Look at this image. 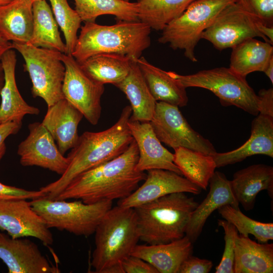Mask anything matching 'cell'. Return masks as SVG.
Returning a JSON list of instances; mask_svg holds the SVG:
<instances>
[{
	"instance_id": "obj_1",
	"label": "cell",
	"mask_w": 273,
	"mask_h": 273,
	"mask_svg": "<svg viewBox=\"0 0 273 273\" xmlns=\"http://www.w3.org/2000/svg\"><path fill=\"white\" fill-rule=\"evenodd\" d=\"M139 151L133 140L127 149L110 161L75 177L56 198L80 199L87 204L122 199L130 195L147 176L135 169Z\"/></svg>"
},
{
	"instance_id": "obj_2",
	"label": "cell",
	"mask_w": 273,
	"mask_h": 273,
	"mask_svg": "<svg viewBox=\"0 0 273 273\" xmlns=\"http://www.w3.org/2000/svg\"><path fill=\"white\" fill-rule=\"evenodd\" d=\"M131 113L130 106H126L110 128L99 132H84L67 157L69 163L64 173L39 190L47 197L55 199L77 175L123 153L133 140L128 126Z\"/></svg>"
},
{
	"instance_id": "obj_3",
	"label": "cell",
	"mask_w": 273,
	"mask_h": 273,
	"mask_svg": "<svg viewBox=\"0 0 273 273\" xmlns=\"http://www.w3.org/2000/svg\"><path fill=\"white\" fill-rule=\"evenodd\" d=\"M72 54L80 64L102 53H115L139 58L151 44V28L144 22L117 21L112 25L84 22Z\"/></svg>"
},
{
	"instance_id": "obj_4",
	"label": "cell",
	"mask_w": 273,
	"mask_h": 273,
	"mask_svg": "<svg viewBox=\"0 0 273 273\" xmlns=\"http://www.w3.org/2000/svg\"><path fill=\"white\" fill-rule=\"evenodd\" d=\"M91 265L97 273H124L122 263L140 240L134 210L117 205L104 215L95 232Z\"/></svg>"
},
{
	"instance_id": "obj_5",
	"label": "cell",
	"mask_w": 273,
	"mask_h": 273,
	"mask_svg": "<svg viewBox=\"0 0 273 273\" xmlns=\"http://www.w3.org/2000/svg\"><path fill=\"white\" fill-rule=\"evenodd\" d=\"M198 204L186 193L179 192L133 208L140 240L153 245L182 238Z\"/></svg>"
},
{
	"instance_id": "obj_6",
	"label": "cell",
	"mask_w": 273,
	"mask_h": 273,
	"mask_svg": "<svg viewBox=\"0 0 273 273\" xmlns=\"http://www.w3.org/2000/svg\"><path fill=\"white\" fill-rule=\"evenodd\" d=\"M30 203L49 229L84 237L95 233L104 215L112 207L110 201L87 204L81 200L67 201L46 196L32 199Z\"/></svg>"
},
{
	"instance_id": "obj_7",
	"label": "cell",
	"mask_w": 273,
	"mask_h": 273,
	"mask_svg": "<svg viewBox=\"0 0 273 273\" xmlns=\"http://www.w3.org/2000/svg\"><path fill=\"white\" fill-rule=\"evenodd\" d=\"M168 74L185 88L197 87L208 89L216 96L222 105L235 106L257 116L258 97L242 77L229 67L203 70L190 75H180L169 71Z\"/></svg>"
},
{
	"instance_id": "obj_8",
	"label": "cell",
	"mask_w": 273,
	"mask_h": 273,
	"mask_svg": "<svg viewBox=\"0 0 273 273\" xmlns=\"http://www.w3.org/2000/svg\"><path fill=\"white\" fill-rule=\"evenodd\" d=\"M232 0H196L162 30L158 41L172 49L183 50L184 55L197 62L195 49L203 31Z\"/></svg>"
},
{
	"instance_id": "obj_9",
	"label": "cell",
	"mask_w": 273,
	"mask_h": 273,
	"mask_svg": "<svg viewBox=\"0 0 273 273\" xmlns=\"http://www.w3.org/2000/svg\"><path fill=\"white\" fill-rule=\"evenodd\" d=\"M12 47L23 57L24 69L32 82L33 97H40L50 106L64 99L62 86L65 67L63 53L29 44L12 42Z\"/></svg>"
},
{
	"instance_id": "obj_10",
	"label": "cell",
	"mask_w": 273,
	"mask_h": 273,
	"mask_svg": "<svg viewBox=\"0 0 273 273\" xmlns=\"http://www.w3.org/2000/svg\"><path fill=\"white\" fill-rule=\"evenodd\" d=\"M150 123L159 140L173 149L184 147L210 155L216 152L209 140L192 128L177 106L157 102Z\"/></svg>"
},
{
	"instance_id": "obj_11",
	"label": "cell",
	"mask_w": 273,
	"mask_h": 273,
	"mask_svg": "<svg viewBox=\"0 0 273 273\" xmlns=\"http://www.w3.org/2000/svg\"><path fill=\"white\" fill-rule=\"evenodd\" d=\"M65 67L62 86L64 97L77 109L92 125H97L101 115V97L104 84L88 76L71 55L62 54Z\"/></svg>"
},
{
	"instance_id": "obj_12",
	"label": "cell",
	"mask_w": 273,
	"mask_h": 273,
	"mask_svg": "<svg viewBox=\"0 0 273 273\" xmlns=\"http://www.w3.org/2000/svg\"><path fill=\"white\" fill-rule=\"evenodd\" d=\"M258 21L232 0L203 31L201 39L209 41L219 51L232 48L246 39L256 37H261L270 43L258 31Z\"/></svg>"
},
{
	"instance_id": "obj_13",
	"label": "cell",
	"mask_w": 273,
	"mask_h": 273,
	"mask_svg": "<svg viewBox=\"0 0 273 273\" xmlns=\"http://www.w3.org/2000/svg\"><path fill=\"white\" fill-rule=\"evenodd\" d=\"M29 134L18 146L17 154L23 166H38L61 175L68 159L59 151L55 140L40 122L28 125Z\"/></svg>"
},
{
	"instance_id": "obj_14",
	"label": "cell",
	"mask_w": 273,
	"mask_h": 273,
	"mask_svg": "<svg viewBox=\"0 0 273 273\" xmlns=\"http://www.w3.org/2000/svg\"><path fill=\"white\" fill-rule=\"evenodd\" d=\"M0 231L13 238L33 237L47 245L54 242L50 229L26 199L0 201Z\"/></svg>"
},
{
	"instance_id": "obj_15",
	"label": "cell",
	"mask_w": 273,
	"mask_h": 273,
	"mask_svg": "<svg viewBox=\"0 0 273 273\" xmlns=\"http://www.w3.org/2000/svg\"><path fill=\"white\" fill-rule=\"evenodd\" d=\"M147 171L144 183L128 196L119 200L117 205L133 208L171 193L198 195L201 192L199 187L174 171L162 169Z\"/></svg>"
},
{
	"instance_id": "obj_16",
	"label": "cell",
	"mask_w": 273,
	"mask_h": 273,
	"mask_svg": "<svg viewBox=\"0 0 273 273\" xmlns=\"http://www.w3.org/2000/svg\"><path fill=\"white\" fill-rule=\"evenodd\" d=\"M0 259L9 273H58L38 246L23 238H13L0 232Z\"/></svg>"
},
{
	"instance_id": "obj_17",
	"label": "cell",
	"mask_w": 273,
	"mask_h": 273,
	"mask_svg": "<svg viewBox=\"0 0 273 273\" xmlns=\"http://www.w3.org/2000/svg\"><path fill=\"white\" fill-rule=\"evenodd\" d=\"M128 126L138 148L139 158L135 166L137 171L162 169L182 175L173 162V154L162 146L150 122H141L130 117Z\"/></svg>"
},
{
	"instance_id": "obj_18",
	"label": "cell",
	"mask_w": 273,
	"mask_h": 273,
	"mask_svg": "<svg viewBox=\"0 0 273 273\" xmlns=\"http://www.w3.org/2000/svg\"><path fill=\"white\" fill-rule=\"evenodd\" d=\"M209 183V191L193 212L186 231L185 236L192 243L198 238L207 219L215 210L226 204L239 208L231 180L223 173L215 171Z\"/></svg>"
},
{
	"instance_id": "obj_19",
	"label": "cell",
	"mask_w": 273,
	"mask_h": 273,
	"mask_svg": "<svg viewBox=\"0 0 273 273\" xmlns=\"http://www.w3.org/2000/svg\"><path fill=\"white\" fill-rule=\"evenodd\" d=\"M83 117V114L65 98L48 107L41 123L64 155L76 145L79 137L78 126Z\"/></svg>"
},
{
	"instance_id": "obj_20",
	"label": "cell",
	"mask_w": 273,
	"mask_h": 273,
	"mask_svg": "<svg viewBox=\"0 0 273 273\" xmlns=\"http://www.w3.org/2000/svg\"><path fill=\"white\" fill-rule=\"evenodd\" d=\"M0 61L5 79L0 94V123L15 122L22 124L26 115H37L40 110L26 103L18 90L15 78L17 58L14 50L11 49L6 52Z\"/></svg>"
},
{
	"instance_id": "obj_21",
	"label": "cell",
	"mask_w": 273,
	"mask_h": 273,
	"mask_svg": "<svg viewBox=\"0 0 273 273\" xmlns=\"http://www.w3.org/2000/svg\"><path fill=\"white\" fill-rule=\"evenodd\" d=\"M273 157V117L258 114L251 123L249 139L239 148L212 156L216 167L241 162L254 155Z\"/></svg>"
},
{
	"instance_id": "obj_22",
	"label": "cell",
	"mask_w": 273,
	"mask_h": 273,
	"mask_svg": "<svg viewBox=\"0 0 273 273\" xmlns=\"http://www.w3.org/2000/svg\"><path fill=\"white\" fill-rule=\"evenodd\" d=\"M192 242L185 236L167 243L137 244L131 255L148 262L158 273H178L182 263L192 254Z\"/></svg>"
},
{
	"instance_id": "obj_23",
	"label": "cell",
	"mask_w": 273,
	"mask_h": 273,
	"mask_svg": "<svg viewBox=\"0 0 273 273\" xmlns=\"http://www.w3.org/2000/svg\"><path fill=\"white\" fill-rule=\"evenodd\" d=\"M231 186L239 204L246 211L252 210L257 194L266 190L273 197V167L258 164L236 172L231 180Z\"/></svg>"
},
{
	"instance_id": "obj_24",
	"label": "cell",
	"mask_w": 273,
	"mask_h": 273,
	"mask_svg": "<svg viewBox=\"0 0 273 273\" xmlns=\"http://www.w3.org/2000/svg\"><path fill=\"white\" fill-rule=\"evenodd\" d=\"M33 3L12 0L0 6V35L11 42L28 43L33 28Z\"/></svg>"
},
{
	"instance_id": "obj_25",
	"label": "cell",
	"mask_w": 273,
	"mask_h": 273,
	"mask_svg": "<svg viewBox=\"0 0 273 273\" xmlns=\"http://www.w3.org/2000/svg\"><path fill=\"white\" fill-rule=\"evenodd\" d=\"M136 59H132L127 76L114 85L126 95L130 103V118L141 122H150L154 115L157 101L148 88Z\"/></svg>"
},
{
	"instance_id": "obj_26",
	"label": "cell",
	"mask_w": 273,
	"mask_h": 273,
	"mask_svg": "<svg viewBox=\"0 0 273 273\" xmlns=\"http://www.w3.org/2000/svg\"><path fill=\"white\" fill-rule=\"evenodd\" d=\"M235 273H272L273 244L256 243L238 234L235 241Z\"/></svg>"
},
{
	"instance_id": "obj_27",
	"label": "cell",
	"mask_w": 273,
	"mask_h": 273,
	"mask_svg": "<svg viewBox=\"0 0 273 273\" xmlns=\"http://www.w3.org/2000/svg\"><path fill=\"white\" fill-rule=\"evenodd\" d=\"M136 62L148 88L156 101L163 102L178 107L187 105L186 88L171 77L168 72L150 63L144 57Z\"/></svg>"
},
{
	"instance_id": "obj_28",
	"label": "cell",
	"mask_w": 273,
	"mask_h": 273,
	"mask_svg": "<svg viewBox=\"0 0 273 273\" xmlns=\"http://www.w3.org/2000/svg\"><path fill=\"white\" fill-rule=\"evenodd\" d=\"M229 68L240 76L263 72L273 57L271 44L255 38L245 39L232 48Z\"/></svg>"
},
{
	"instance_id": "obj_29",
	"label": "cell",
	"mask_w": 273,
	"mask_h": 273,
	"mask_svg": "<svg viewBox=\"0 0 273 273\" xmlns=\"http://www.w3.org/2000/svg\"><path fill=\"white\" fill-rule=\"evenodd\" d=\"M133 58L115 53H102L93 56L79 64L94 80L114 85L127 76Z\"/></svg>"
},
{
	"instance_id": "obj_30",
	"label": "cell",
	"mask_w": 273,
	"mask_h": 273,
	"mask_svg": "<svg viewBox=\"0 0 273 273\" xmlns=\"http://www.w3.org/2000/svg\"><path fill=\"white\" fill-rule=\"evenodd\" d=\"M33 28L27 44L66 53V46L60 36L52 9L46 0L32 4Z\"/></svg>"
},
{
	"instance_id": "obj_31",
	"label": "cell",
	"mask_w": 273,
	"mask_h": 273,
	"mask_svg": "<svg viewBox=\"0 0 273 273\" xmlns=\"http://www.w3.org/2000/svg\"><path fill=\"white\" fill-rule=\"evenodd\" d=\"M174 150L173 162L182 175L206 190L216 168L212 156L184 147Z\"/></svg>"
},
{
	"instance_id": "obj_32",
	"label": "cell",
	"mask_w": 273,
	"mask_h": 273,
	"mask_svg": "<svg viewBox=\"0 0 273 273\" xmlns=\"http://www.w3.org/2000/svg\"><path fill=\"white\" fill-rule=\"evenodd\" d=\"M196 0H137L139 20L162 31Z\"/></svg>"
},
{
	"instance_id": "obj_33",
	"label": "cell",
	"mask_w": 273,
	"mask_h": 273,
	"mask_svg": "<svg viewBox=\"0 0 273 273\" xmlns=\"http://www.w3.org/2000/svg\"><path fill=\"white\" fill-rule=\"evenodd\" d=\"M75 10L84 22H96L99 16L111 15L117 21H139L138 4L123 0H74Z\"/></svg>"
},
{
	"instance_id": "obj_34",
	"label": "cell",
	"mask_w": 273,
	"mask_h": 273,
	"mask_svg": "<svg viewBox=\"0 0 273 273\" xmlns=\"http://www.w3.org/2000/svg\"><path fill=\"white\" fill-rule=\"evenodd\" d=\"M218 212L226 221L233 224L240 234L253 235L259 243H267L273 240V223H263L254 220L243 214L239 208L226 204L219 207Z\"/></svg>"
},
{
	"instance_id": "obj_35",
	"label": "cell",
	"mask_w": 273,
	"mask_h": 273,
	"mask_svg": "<svg viewBox=\"0 0 273 273\" xmlns=\"http://www.w3.org/2000/svg\"><path fill=\"white\" fill-rule=\"evenodd\" d=\"M49 1L54 18L64 35L65 54L72 56L78 38L77 31L82 21L75 10L70 7L67 0Z\"/></svg>"
},
{
	"instance_id": "obj_36",
	"label": "cell",
	"mask_w": 273,
	"mask_h": 273,
	"mask_svg": "<svg viewBox=\"0 0 273 273\" xmlns=\"http://www.w3.org/2000/svg\"><path fill=\"white\" fill-rule=\"evenodd\" d=\"M218 225L224 232L225 246L219 264L215 268L216 273H234L235 241L238 232L236 228L225 219H218Z\"/></svg>"
},
{
	"instance_id": "obj_37",
	"label": "cell",
	"mask_w": 273,
	"mask_h": 273,
	"mask_svg": "<svg viewBox=\"0 0 273 273\" xmlns=\"http://www.w3.org/2000/svg\"><path fill=\"white\" fill-rule=\"evenodd\" d=\"M243 10L268 26H273V0H233Z\"/></svg>"
},
{
	"instance_id": "obj_38",
	"label": "cell",
	"mask_w": 273,
	"mask_h": 273,
	"mask_svg": "<svg viewBox=\"0 0 273 273\" xmlns=\"http://www.w3.org/2000/svg\"><path fill=\"white\" fill-rule=\"evenodd\" d=\"M44 196H46V194L40 190L30 191L5 185L0 182V201L14 199L32 200Z\"/></svg>"
},
{
	"instance_id": "obj_39",
	"label": "cell",
	"mask_w": 273,
	"mask_h": 273,
	"mask_svg": "<svg viewBox=\"0 0 273 273\" xmlns=\"http://www.w3.org/2000/svg\"><path fill=\"white\" fill-rule=\"evenodd\" d=\"M212 266L211 261L201 259L191 254L182 263L178 273H208Z\"/></svg>"
},
{
	"instance_id": "obj_40",
	"label": "cell",
	"mask_w": 273,
	"mask_h": 273,
	"mask_svg": "<svg viewBox=\"0 0 273 273\" xmlns=\"http://www.w3.org/2000/svg\"><path fill=\"white\" fill-rule=\"evenodd\" d=\"M122 266L124 273H158L151 264L132 255L124 259Z\"/></svg>"
},
{
	"instance_id": "obj_41",
	"label": "cell",
	"mask_w": 273,
	"mask_h": 273,
	"mask_svg": "<svg viewBox=\"0 0 273 273\" xmlns=\"http://www.w3.org/2000/svg\"><path fill=\"white\" fill-rule=\"evenodd\" d=\"M257 97L258 114L273 117V88L260 89Z\"/></svg>"
},
{
	"instance_id": "obj_42",
	"label": "cell",
	"mask_w": 273,
	"mask_h": 273,
	"mask_svg": "<svg viewBox=\"0 0 273 273\" xmlns=\"http://www.w3.org/2000/svg\"><path fill=\"white\" fill-rule=\"evenodd\" d=\"M22 124L15 122L0 123V161L6 152V140L10 135L17 133Z\"/></svg>"
},
{
	"instance_id": "obj_43",
	"label": "cell",
	"mask_w": 273,
	"mask_h": 273,
	"mask_svg": "<svg viewBox=\"0 0 273 273\" xmlns=\"http://www.w3.org/2000/svg\"><path fill=\"white\" fill-rule=\"evenodd\" d=\"M257 27L260 33L263 35L269 42L273 43V26H268L260 21L257 22Z\"/></svg>"
},
{
	"instance_id": "obj_44",
	"label": "cell",
	"mask_w": 273,
	"mask_h": 273,
	"mask_svg": "<svg viewBox=\"0 0 273 273\" xmlns=\"http://www.w3.org/2000/svg\"><path fill=\"white\" fill-rule=\"evenodd\" d=\"M11 49H12V42L6 40L0 35V61L4 54Z\"/></svg>"
},
{
	"instance_id": "obj_45",
	"label": "cell",
	"mask_w": 273,
	"mask_h": 273,
	"mask_svg": "<svg viewBox=\"0 0 273 273\" xmlns=\"http://www.w3.org/2000/svg\"><path fill=\"white\" fill-rule=\"evenodd\" d=\"M263 72L273 84V57L269 60Z\"/></svg>"
},
{
	"instance_id": "obj_46",
	"label": "cell",
	"mask_w": 273,
	"mask_h": 273,
	"mask_svg": "<svg viewBox=\"0 0 273 273\" xmlns=\"http://www.w3.org/2000/svg\"><path fill=\"white\" fill-rule=\"evenodd\" d=\"M4 72L2 64L0 61V94L4 84Z\"/></svg>"
},
{
	"instance_id": "obj_47",
	"label": "cell",
	"mask_w": 273,
	"mask_h": 273,
	"mask_svg": "<svg viewBox=\"0 0 273 273\" xmlns=\"http://www.w3.org/2000/svg\"><path fill=\"white\" fill-rule=\"evenodd\" d=\"M12 1V0H0V6L7 4L11 2Z\"/></svg>"
},
{
	"instance_id": "obj_48",
	"label": "cell",
	"mask_w": 273,
	"mask_h": 273,
	"mask_svg": "<svg viewBox=\"0 0 273 273\" xmlns=\"http://www.w3.org/2000/svg\"><path fill=\"white\" fill-rule=\"evenodd\" d=\"M30 1H31L33 3L35 2H36V1H40V0H29Z\"/></svg>"
},
{
	"instance_id": "obj_49",
	"label": "cell",
	"mask_w": 273,
	"mask_h": 273,
	"mask_svg": "<svg viewBox=\"0 0 273 273\" xmlns=\"http://www.w3.org/2000/svg\"><path fill=\"white\" fill-rule=\"evenodd\" d=\"M123 1H126V2H129V0H123Z\"/></svg>"
}]
</instances>
